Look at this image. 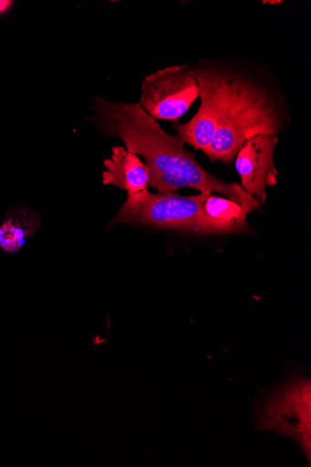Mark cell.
Segmentation results:
<instances>
[{
  "mask_svg": "<svg viewBox=\"0 0 311 467\" xmlns=\"http://www.w3.org/2000/svg\"><path fill=\"white\" fill-rule=\"evenodd\" d=\"M118 224L143 225L210 235L203 218L202 192L182 196L174 192L152 193L146 190L127 194L126 201L110 226Z\"/></svg>",
  "mask_w": 311,
  "mask_h": 467,
  "instance_id": "3957f363",
  "label": "cell"
},
{
  "mask_svg": "<svg viewBox=\"0 0 311 467\" xmlns=\"http://www.w3.org/2000/svg\"><path fill=\"white\" fill-rule=\"evenodd\" d=\"M199 98L191 64L174 65L145 78L140 104L155 119L177 123Z\"/></svg>",
  "mask_w": 311,
  "mask_h": 467,
  "instance_id": "277c9868",
  "label": "cell"
},
{
  "mask_svg": "<svg viewBox=\"0 0 311 467\" xmlns=\"http://www.w3.org/2000/svg\"><path fill=\"white\" fill-rule=\"evenodd\" d=\"M13 5V2L7 0H0V15L6 13Z\"/></svg>",
  "mask_w": 311,
  "mask_h": 467,
  "instance_id": "30bf717a",
  "label": "cell"
},
{
  "mask_svg": "<svg viewBox=\"0 0 311 467\" xmlns=\"http://www.w3.org/2000/svg\"><path fill=\"white\" fill-rule=\"evenodd\" d=\"M102 182L135 194L148 190L150 175L146 162L123 146L112 148L111 156L104 161Z\"/></svg>",
  "mask_w": 311,
  "mask_h": 467,
  "instance_id": "52a82bcc",
  "label": "cell"
},
{
  "mask_svg": "<svg viewBox=\"0 0 311 467\" xmlns=\"http://www.w3.org/2000/svg\"><path fill=\"white\" fill-rule=\"evenodd\" d=\"M193 77L200 85L201 106L187 123H173L176 136L203 153L211 145L220 110L221 82L212 58H201L191 64Z\"/></svg>",
  "mask_w": 311,
  "mask_h": 467,
  "instance_id": "5b68a950",
  "label": "cell"
},
{
  "mask_svg": "<svg viewBox=\"0 0 311 467\" xmlns=\"http://www.w3.org/2000/svg\"><path fill=\"white\" fill-rule=\"evenodd\" d=\"M38 226L35 214L24 209L15 211L0 227V247L6 252L18 251Z\"/></svg>",
  "mask_w": 311,
  "mask_h": 467,
  "instance_id": "9c48e42d",
  "label": "cell"
},
{
  "mask_svg": "<svg viewBox=\"0 0 311 467\" xmlns=\"http://www.w3.org/2000/svg\"><path fill=\"white\" fill-rule=\"evenodd\" d=\"M277 136H257L247 140L235 159L241 187L262 206L266 202V189L278 183L279 172L275 161Z\"/></svg>",
  "mask_w": 311,
  "mask_h": 467,
  "instance_id": "8992f818",
  "label": "cell"
},
{
  "mask_svg": "<svg viewBox=\"0 0 311 467\" xmlns=\"http://www.w3.org/2000/svg\"><path fill=\"white\" fill-rule=\"evenodd\" d=\"M263 5H282L283 2H273V0H269V2H262Z\"/></svg>",
  "mask_w": 311,
  "mask_h": 467,
  "instance_id": "8fae6325",
  "label": "cell"
},
{
  "mask_svg": "<svg viewBox=\"0 0 311 467\" xmlns=\"http://www.w3.org/2000/svg\"><path fill=\"white\" fill-rule=\"evenodd\" d=\"M93 102L92 120L98 130L108 138L119 139L128 150L145 160L150 185L159 192L192 188L223 195L243 206L247 214L261 208L241 185L219 180L208 172L195 154L185 149V142L164 131L140 103L112 102L101 96Z\"/></svg>",
  "mask_w": 311,
  "mask_h": 467,
  "instance_id": "6da1fadb",
  "label": "cell"
},
{
  "mask_svg": "<svg viewBox=\"0 0 311 467\" xmlns=\"http://www.w3.org/2000/svg\"><path fill=\"white\" fill-rule=\"evenodd\" d=\"M221 82L214 138L204 154L231 163L244 143L257 136H279L292 121L288 99L269 65L244 58L213 59Z\"/></svg>",
  "mask_w": 311,
  "mask_h": 467,
  "instance_id": "7a4b0ae2",
  "label": "cell"
},
{
  "mask_svg": "<svg viewBox=\"0 0 311 467\" xmlns=\"http://www.w3.org/2000/svg\"><path fill=\"white\" fill-rule=\"evenodd\" d=\"M202 212L210 235L238 234L247 228V212L229 198L202 192Z\"/></svg>",
  "mask_w": 311,
  "mask_h": 467,
  "instance_id": "ba28073f",
  "label": "cell"
}]
</instances>
